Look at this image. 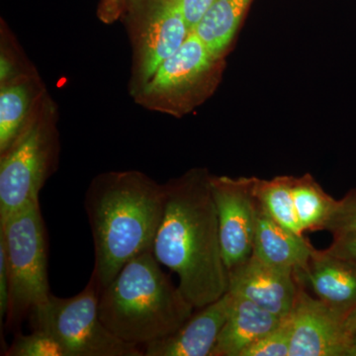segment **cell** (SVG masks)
Returning a JSON list of instances; mask_svg holds the SVG:
<instances>
[{"mask_svg":"<svg viewBox=\"0 0 356 356\" xmlns=\"http://www.w3.org/2000/svg\"><path fill=\"white\" fill-rule=\"evenodd\" d=\"M210 177L205 168H193L166 182L165 211L153 245L156 261L177 274L180 291L195 309L229 290Z\"/></svg>","mask_w":356,"mask_h":356,"instance_id":"6da1fadb","label":"cell"},{"mask_svg":"<svg viewBox=\"0 0 356 356\" xmlns=\"http://www.w3.org/2000/svg\"><path fill=\"white\" fill-rule=\"evenodd\" d=\"M165 205V184L138 170L102 173L91 181L84 209L95 243L92 273L100 289L134 257L153 250Z\"/></svg>","mask_w":356,"mask_h":356,"instance_id":"7a4b0ae2","label":"cell"},{"mask_svg":"<svg viewBox=\"0 0 356 356\" xmlns=\"http://www.w3.org/2000/svg\"><path fill=\"white\" fill-rule=\"evenodd\" d=\"M161 266L153 250L143 252L127 262L98 297L103 324L121 341L142 350L177 332L195 309Z\"/></svg>","mask_w":356,"mask_h":356,"instance_id":"3957f363","label":"cell"},{"mask_svg":"<svg viewBox=\"0 0 356 356\" xmlns=\"http://www.w3.org/2000/svg\"><path fill=\"white\" fill-rule=\"evenodd\" d=\"M58 115L48 95L24 132L0 154V220L39 202V194L57 170Z\"/></svg>","mask_w":356,"mask_h":356,"instance_id":"277c9868","label":"cell"},{"mask_svg":"<svg viewBox=\"0 0 356 356\" xmlns=\"http://www.w3.org/2000/svg\"><path fill=\"white\" fill-rule=\"evenodd\" d=\"M0 245L9 274V307L4 327L16 330L51 295L46 228L39 202L0 220Z\"/></svg>","mask_w":356,"mask_h":356,"instance_id":"5b68a950","label":"cell"},{"mask_svg":"<svg viewBox=\"0 0 356 356\" xmlns=\"http://www.w3.org/2000/svg\"><path fill=\"white\" fill-rule=\"evenodd\" d=\"M99 285L95 273L83 291L69 298L51 294L33 309L31 331L47 332L65 350V356H143L142 348L125 343L109 331L99 317Z\"/></svg>","mask_w":356,"mask_h":356,"instance_id":"8992f818","label":"cell"},{"mask_svg":"<svg viewBox=\"0 0 356 356\" xmlns=\"http://www.w3.org/2000/svg\"><path fill=\"white\" fill-rule=\"evenodd\" d=\"M224 67L225 58L211 53L191 32L181 48L133 92L134 97L145 108L179 118L211 97L219 86Z\"/></svg>","mask_w":356,"mask_h":356,"instance_id":"52a82bcc","label":"cell"},{"mask_svg":"<svg viewBox=\"0 0 356 356\" xmlns=\"http://www.w3.org/2000/svg\"><path fill=\"white\" fill-rule=\"evenodd\" d=\"M134 50L133 92L175 55L192 32L177 0H143L128 13Z\"/></svg>","mask_w":356,"mask_h":356,"instance_id":"ba28073f","label":"cell"},{"mask_svg":"<svg viewBox=\"0 0 356 356\" xmlns=\"http://www.w3.org/2000/svg\"><path fill=\"white\" fill-rule=\"evenodd\" d=\"M254 177H216L210 187L219 222L222 257L228 271L252 255L257 201Z\"/></svg>","mask_w":356,"mask_h":356,"instance_id":"9c48e42d","label":"cell"},{"mask_svg":"<svg viewBox=\"0 0 356 356\" xmlns=\"http://www.w3.org/2000/svg\"><path fill=\"white\" fill-rule=\"evenodd\" d=\"M290 314L289 356H346L353 337L346 327V314L311 296L300 285Z\"/></svg>","mask_w":356,"mask_h":356,"instance_id":"30bf717a","label":"cell"},{"mask_svg":"<svg viewBox=\"0 0 356 356\" xmlns=\"http://www.w3.org/2000/svg\"><path fill=\"white\" fill-rule=\"evenodd\" d=\"M298 290L292 270L270 266L254 255L229 271V292L280 317L291 313Z\"/></svg>","mask_w":356,"mask_h":356,"instance_id":"8fae6325","label":"cell"},{"mask_svg":"<svg viewBox=\"0 0 356 356\" xmlns=\"http://www.w3.org/2000/svg\"><path fill=\"white\" fill-rule=\"evenodd\" d=\"M234 295L221 298L192 314L177 332L143 348L145 356H212L218 337L228 320Z\"/></svg>","mask_w":356,"mask_h":356,"instance_id":"7c38bea8","label":"cell"},{"mask_svg":"<svg viewBox=\"0 0 356 356\" xmlns=\"http://www.w3.org/2000/svg\"><path fill=\"white\" fill-rule=\"evenodd\" d=\"M294 277L298 285L310 287L317 298L350 315L356 309V264L316 250Z\"/></svg>","mask_w":356,"mask_h":356,"instance_id":"4fadbf2b","label":"cell"},{"mask_svg":"<svg viewBox=\"0 0 356 356\" xmlns=\"http://www.w3.org/2000/svg\"><path fill=\"white\" fill-rule=\"evenodd\" d=\"M46 96L35 70L0 83V154L24 132Z\"/></svg>","mask_w":356,"mask_h":356,"instance_id":"5bb4252c","label":"cell"},{"mask_svg":"<svg viewBox=\"0 0 356 356\" xmlns=\"http://www.w3.org/2000/svg\"><path fill=\"white\" fill-rule=\"evenodd\" d=\"M315 250L308 238L276 222L259 202L252 247L254 257L294 273L308 264Z\"/></svg>","mask_w":356,"mask_h":356,"instance_id":"9a60e30c","label":"cell"},{"mask_svg":"<svg viewBox=\"0 0 356 356\" xmlns=\"http://www.w3.org/2000/svg\"><path fill=\"white\" fill-rule=\"evenodd\" d=\"M283 318L234 295L231 313L218 337L212 356L242 355L248 346L276 329Z\"/></svg>","mask_w":356,"mask_h":356,"instance_id":"2e32d148","label":"cell"},{"mask_svg":"<svg viewBox=\"0 0 356 356\" xmlns=\"http://www.w3.org/2000/svg\"><path fill=\"white\" fill-rule=\"evenodd\" d=\"M252 0H214L193 31L211 53L225 58Z\"/></svg>","mask_w":356,"mask_h":356,"instance_id":"e0dca14e","label":"cell"},{"mask_svg":"<svg viewBox=\"0 0 356 356\" xmlns=\"http://www.w3.org/2000/svg\"><path fill=\"white\" fill-rule=\"evenodd\" d=\"M293 199L300 226L306 232L325 231L337 200L323 189L311 175L293 177Z\"/></svg>","mask_w":356,"mask_h":356,"instance_id":"ac0fdd59","label":"cell"},{"mask_svg":"<svg viewBox=\"0 0 356 356\" xmlns=\"http://www.w3.org/2000/svg\"><path fill=\"white\" fill-rule=\"evenodd\" d=\"M292 181L293 177L286 175L269 180L254 177V194L276 222L294 233L304 235L295 210Z\"/></svg>","mask_w":356,"mask_h":356,"instance_id":"d6986e66","label":"cell"},{"mask_svg":"<svg viewBox=\"0 0 356 356\" xmlns=\"http://www.w3.org/2000/svg\"><path fill=\"white\" fill-rule=\"evenodd\" d=\"M6 356H65L60 344L47 332L16 334L13 343L4 350Z\"/></svg>","mask_w":356,"mask_h":356,"instance_id":"ffe728a7","label":"cell"},{"mask_svg":"<svg viewBox=\"0 0 356 356\" xmlns=\"http://www.w3.org/2000/svg\"><path fill=\"white\" fill-rule=\"evenodd\" d=\"M291 339L292 318L289 314L276 329L248 346L241 356H289Z\"/></svg>","mask_w":356,"mask_h":356,"instance_id":"44dd1931","label":"cell"},{"mask_svg":"<svg viewBox=\"0 0 356 356\" xmlns=\"http://www.w3.org/2000/svg\"><path fill=\"white\" fill-rule=\"evenodd\" d=\"M332 236L356 231V189L337 200V207L325 227Z\"/></svg>","mask_w":356,"mask_h":356,"instance_id":"7402d4cb","label":"cell"},{"mask_svg":"<svg viewBox=\"0 0 356 356\" xmlns=\"http://www.w3.org/2000/svg\"><path fill=\"white\" fill-rule=\"evenodd\" d=\"M142 1L143 0H100L98 17L102 22L111 24L127 15L134 6Z\"/></svg>","mask_w":356,"mask_h":356,"instance_id":"603a6c76","label":"cell"},{"mask_svg":"<svg viewBox=\"0 0 356 356\" xmlns=\"http://www.w3.org/2000/svg\"><path fill=\"white\" fill-rule=\"evenodd\" d=\"M325 250L334 257L356 264V231L334 236L332 245Z\"/></svg>","mask_w":356,"mask_h":356,"instance_id":"cb8c5ba5","label":"cell"},{"mask_svg":"<svg viewBox=\"0 0 356 356\" xmlns=\"http://www.w3.org/2000/svg\"><path fill=\"white\" fill-rule=\"evenodd\" d=\"M191 31L202 19L214 0H177Z\"/></svg>","mask_w":356,"mask_h":356,"instance_id":"d4e9b609","label":"cell"},{"mask_svg":"<svg viewBox=\"0 0 356 356\" xmlns=\"http://www.w3.org/2000/svg\"><path fill=\"white\" fill-rule=\"evenodd\" d=\"M9 284L8 267H7L6 252L0 245V325L1 332L3 330V322H6L7 312L9 307Z\"/></svg>","mask_w":356,"mask_h":356,"instance_id":"484cf974","label":"cell"},{"mask_svg":"<svg viewBox=\"0 0 356 356\" xmlns=\"http://www.w3.org/2000/svg\"><path fill=\"white\" fill-rule=\"evenodd\" d=\"M346 327H348L351 336L355 337L356 334V309L351 312L348 318H346Z\"/></svg>","mask_w":356,"mask_h":356,"instance_id":"4316f807","label":"cell"},{"mask_svg":"<svg viewBox=\"0 0 356 356\" xmlns=\"http://www.w3.org/2000/svg\"><path fill=\"white\" fill-rule=\"evenodd\" d=\"M353 343H356V334H355V337H353Z\"/></svg>","mask_w":356,"mask_h":356,"instance_id":"83f0119b","label":"cell"}]
</instances>
